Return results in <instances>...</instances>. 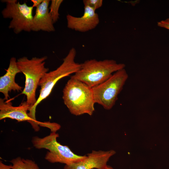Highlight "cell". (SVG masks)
Masks as SVG:
<instances>
[{
	"label": "cell",
	"instance_id": "cell-4",
	"mask_svg": "<svg viewBox=\"0 0 169 169\" xmlns=\"http://www.w3.org/2000/svg\"><path fill=\"white\" fill-rule=\"evenodd\" d=\"M47 56L41 58L34 57L29 59L26 57L18 59L17 63L21 72L25 78L24 89L22 94L26 96V102L29 105V111L35 104L37 99L36 98V92L39 81L49 69L45 67V60Z\"/></svg>",
	"mask_w": 169,
	"mask_h": 169
},
{
	"label": "cell",
	"instance_id": "cell-8",
	"mask_svg": "<svg viewBox=\"0 0 169 169\" xmlns=\"http://www.w3.org/2000/svg\"><path fill=\"white\" fill-rule=\"evenodd\" d=\"M5 100L4 99H0V120L9 118L19 122L27 121L36 131L39 130V125L47 128L49 127V122L35 121L29 116L28 111H29L30 108L26 101H24L18 106H14L9 100Z\"/></svg>",
	"mask_w": 169,
	"mask_h": 169
},
{
	"label": "cell",
	"instance_id": "cell-14",
	"mask_svg": "<svg viewBox=\"0 0 169 169\" xmlns=\"http://www.w3.org/2000/svg\"><path fill=\"white\" fill-rule=\"evenodd\" d=\"M63 1V0L51 1V3L49 8V12L54 23L57 22L59 18V9Z\"/></svg>",
	"mask_w": 169,
	"mask_h": 169
},
{
	"label": "cell",
	"instance_id": "cell-11",
	"mask_svg": "<svg viewBox=\"0 0 169 169\" xmlns=\"http://www.w3.org/2000/svg\"><path fill=\"white\" fill-rule=\"evenodd\" d=\"M15 58L12 57L6 73L0 77V92L4 95V99L9 100V93L11 91L19 92L22 90V87L15 81L16 74L21 73L18 69Z\"/></svg>",
	"mask_w": 169,
	"mask_h": 169
},
{
	"label": "cell",
	"instance_id": "cell-5",
	"mask_svg": "<svg viewBox=\"0 0 169 169\" xmlns=\"http://www.w3.org/2000/svg\"><path fill=\"white\" fill-rule=\"evenodd\" d=\"M59 134L55 132L43 138L35 136L33 138L32 142L37 149L48 150L45 159L51 163H60L69 164L82 161L87 156H81L74 153L67 146H64L58 142L57 138Z\"/></svg>",
	"mask_w": 169,
	"mask_h": 169
},
{
	"label": "cell",
	"instance_id": "cell-9",
	"mask_svg": "<svg viewBox=\"0 0 169 169\" xmlns=\"http://www.w3.org/2000/svg\"><path fill=\"white\" fill-rule=\"evenodd\" d=\"M116 152L113 150L108 151L93 150L86 157L80 161L65 165L64 169H105L110 158Z\"/></svg>",
	"mask_w": 169,
	"mask_h": 169
},
{
	"label": "cell",
	"instance_id": "cell-10",
	"mask_svg": "<svg viewBox=\"0 0 169 169\" xmlns=\"http://www.w3.org/2000/svg\"><path fill=\"white\" fill-rule=\"evenodd\" d=\"M84 13L81 17L68 14L66 16L67 27L81 32H85L95 28L100 23L99 15L95 10L88 6H84Z\"/></svg>",
	"mask_w": 169,
	"mask_h": 169
},
{
	"label": "cell",
	"instance_id": "cell-3",
	"mask_svg": "<svg viewBox=\"0 0 169 169\" xmlns=\"http://www.w3.org/2000/svg\"><path fill=\"white\" fill-rule=\"evenodd\" d=\"M125 65L113 59L98 61L91 59L81 64L80 69L72 76L92 88L103 83Z\"/></svg>",
	"mask_w": 169,
	"mask_h": 169
},
{
	"label": "cell",
	"instance_id": "cell-15",
	"mask_svg": "<svg viewBox=\"0 0 169 169\" xmlns=\"http://www.w3.org/2000/svg\"><path fill=\"white\" fill-rule=\"evenodd\" d=\"M102 0H84V6H88L95 11L102 7L103 5Z\"/></svg>",
	"mask_w": 169,
	"mask_h": 169
},
{
	"label": "cell",
	"instance_id": "cell-1",
	"mask_svg": "<svg viewBox=\"0 0 169 169\" xmlns=\"http://www.w3.org/2000/svg\"><path fill=\"white\" fill-rule=\"evenodd\" d=\"M62 98L72 115L87 114L91 116L95 111V103L92 88L72 76L63 89Z\"/></svg>",
	"mask_w": 169,
	"mask_h": 169
},
{
	"label": "cell",
	"instance_id": "cell-13",
	"mask_svg": "<svg viewBox=\"0 0 169 169\" xmlns=\"http://www.w3.org/2000/svg\"><path fill=\"white\" fill-rule=\"evenodd\" d=\"M12 169H40L37 164L32 160L17 157L12 160Z\"/></svg>",
	"mask_w": 169,
	"mask_h": 169
},
{
	"label": "cell",
	"instance_id": "cell-18",
	"mask_svg": "<svg viewBox=\"0 0 169 169\" xmlns=\"http://www.w3.org/2000/svg\"><path fill=\"white\" fill-rule=\"evenodd\" d=\"M12 165H8L3 163L2 161L0 162V169H12Z\"/></svg>",
	"mask_w": 169,
	"mask_h": 169
},
{
	"label": "cell",
	"instance_id": "cell-2",
	"mask_svg": "<svg viewBox=\"0 0 169 169\" xmlns=\"http://www.w3.org/2000/svg\"><path fill=\"white\" fill-rule=\"evenodd\" d=\"M76 51L72 48L63 59L62 63L56 69L46 73L41 79L38 85L40 86L39 96L32 108L29 111V116L34 120L37 105L50 94L56 83L61 79L75 74L81 68V64L76 63L75 59Z\"/></svg>",
	"mask_w": 169,
	"mask_h": 169
},
{
	"label": "cell",
	"instance_id": "cell-16",
	"mask_svg": "<svg viewBox=\"0 0 169 169\" xmlns=\"http://www.w3.org/2000/svg\"><path fill=\"white\" fill-rule=\"evenodd\" d=\"M157 25L159 27L169 30V18L158 22Z\"/></svg>",
	"mask_w": 169,
	"mask_h": 169
},
{
	"label": "cell",
	"instance_id": "cell-12",
	"mask_svg": "<svg viewBox=\"0 0 169 169\" xmlns=\"http://www.w3.org/2000/svg\"><path fill=\"white\" fill-rule=\"evenodd\" d=\"M50 0H44L36 8L33 16L31 30L34 32L42 31L48 32H54L55 29L49 12V5Z\"/></svg>",
	"mask_w": 169,
	"mask_h": 169
},
{
	"label": "cell",
	"instance_id": "cell-17",
	"mask_svg": "<svg viewBox=\"0 0 169 169\" xmlns=\"http://www.w3.org/2000/svg\"><path fill=\"white\" fill-rule=\"evenodd\" d=\"M43 1L44 0H31V2L33 3V7L37 8L43 2Z\"/></svg>",
	"mask_w": 169,
	"mask_h": 169
},
{
	"label": "cell",
	"instance_id": "cell-19",
	"mask_svg": "<svg viewBox=\"0 0 169 169\" xmlns=\"http://www.w3.org/2000/svg\"><path fill=\"white\" fill-rule=\"evenodd\" d=\"M105 169H114L112 167L108 165L107 167Z\"/></svg>",
	"mask_w": 169,
	"mask_h": 169
},
{
	"label": "cell",
	"instance_id": "cell-6",
	"mask_svg": "<svg viewBox=\"0 0 169 169\" xmlns=\"http://www.w3.org/2000/svg\"><path fill=\"white\" fill-rule=\"evenodd\" d=\"M128 78L125 68L113 73L107 80L92 88L94 101L105 109L110 110Z\"/></svg>",
	"mask_w": 169,
	"mask_h": 169
},
{
	"label": "cell",
	"instance_id": "cell-7",
	"mask_svg": "<svg viewBox=\"0 0 169 169\" xmlns=\"http://www.w3.org/2000/svg\"><path fill=\"white\" fill-rule=\"evenodd\" d=\"M6 7L1 13L3 18L11 19L8 26L16 34L23 31H31L33 16V6H28L26 3H20L16 0H3Z\"/></svg>",
	"mask_w": 169,
	"mask_h": 169
}]
</instances>
